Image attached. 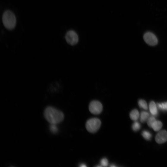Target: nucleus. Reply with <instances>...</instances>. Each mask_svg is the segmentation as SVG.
<instances>
[{
    "label": "nucleus",
    "mask_w": 167,
    "mask_h": 167,
    "mask_svg": "<svg viewBox=\"0 0 167 167\" xmlns=\"http://www.w3.org/2000/svg\"><path fill=\"white\" fill-rule=\"evenodd\" d=\"M65 38L67 43L71 45L76 44L79 41L78 35L73 30H70L67 32L65 35Z\"/></svg>",
    "instance_id": "5"
},
{
    "label": "nucleus",
    "mask_w": 167,
    "mask_h": 167,
    "mask_svg": "<svg viewBox=\"0 0 167 167\" xmlns=\"http://www.w3.org/2000/svg\"><path fill=\"white\" fill-rule=\"evenodd\" d=\"M90 112L94 115H98L101 113L103 106L99 101L94 100L91 102L89 106Z\"/></svg>",
    "instance_id": "4"
},
{
    "label": "nucleus",
    "mask_w": 167,
    "mask_h": 167,
    "mask_svg": "<svg viewBox=\"0 0 167 167\" xmlns=\"http://www.w3.org/2000/svg\"><path fill=\"white\" fill-rule=\"evenodd\" d=\"M80 166L81 167H86V166L85 164L82 163L80 165Z\"/></svg>",
    "instance_id": "19"
},
{
    "label": "nucleus",
    "mask_w": 167,
    "mask_h": 167,
    "mask_svg": "<svg viewBox=\"0 0 167 167\" xmlns=\"http://www.w3.org/2000/svg\"><path fill=\"white\" fill-rule=\"evenodd\" d=\"M156 120L155 118L153 116L150 117L147 120V124L148 126L152 128V126Z\"/></svg>",
    "instance_id": "16"
},
{
    "label": "nucleus",
    "mask_w": 167,
    "mask_h": 167,
    "mask_svg": "<svg viewBox=\"0 0 167 167\" xmlns=\"http://www.w3.org/2000/svg\"><path fill=\"white\" fill-rule=\"evenodd\" d=\"M149 114L145 111H142L141 112L140 116V121L142 123L145 122L149 118Z\"/></svg>",
    "instance_id": "11"
},
{
    "label": "nucleus",
    "mask_w": 167,
    "mask_h": 167,
    "mask_svg": "<svg viewBox=\"0 0 167 167\" xmlns=\"http://www.w3.org/2000/svg\"><path fill=\"white\" fill-rule=\"evenodd\" d=\"M139 113L136 109L132 111L130 114V117L132 120L134 121L138 120L139 117Z\"/></svg>",
    "instance_id": "10"
},
{
    "label": "nucleus",
    "mask_w": 167,
    "mask_h": 167,
    "mask_svg": "<svg viewBox=\"0 0 167 167\" xmlns=\"http://www.w3.org/2000/svg\"><path fill=\"white\" fill-rule=\"evenodd\" d=\"M50 129L51 132L54 133H57L58 131V128L56 124H51L50 126Z\"/></svg>",
    "instance_id": "17"
},
{
    "label": "nucleus",
    "mask_w": 167,
    "mask_h": 167,
    "mask_svg": "<svg viewBox=\"0 0 167 167\" xmlns=\"http://www.w3.org/2000/svg\"><path fill=\"white\" fill-rule=\"evenodd\" d=\"M144 40L148 44L154 46L158 43V40L156 36L153 33L147 32L144 34Z\"/></svg>",
    "instance_id": "6"
},
{
    "label": "nucleus",
    "mask_w": 167,
    "mask_h": 167,
    "mask_svg": "<svg viewBox=\"0 0 167 167\" xmlns=\"http://www.w3.org/2000/svg\"><path fill=\"white\" fill-rule=\"evenodd\" d=\"M100 165L102 166H107L108 165V159L105 158L102 159L100 161Z\"/></svg>",
    "instance_id": "18"
},
{
    "label": "nucleus",
    "mask_w": 167,
    "mask_h": 167,
    "mask_svg": "<svg viewBox=\"0 0 167 167\" xmlns=\"http://www.w3.org/2000/svg\"><path fill=\"white\" fill-rule=\"evenodd\" d=\"M143 138L146 140H149L152 137V134L150 132L146 130L144 131L142 133Z\"/></svg>",
    "instance_id": "14"
},
{
    "label": "nucleus",
    "mask_w": 167,
    "mask_h": 167,
    "mask_svg": "<svg viewBox=\"0 0 167 167\" xmlns=\"http://www.w3.org/2000/svg\"><path fill=\"white\" fill-rule=\"evenodd\" d=\"M157 106L160 110L163 111H167V102L157 103Z\"/></svg>",
    "instance_id": "12"
},
{
    "label": "nucleus",
    "mask_w": 167,
    "mask_h": 167,
    "mask_svg": "<svg viewBox=\"0 0 167 167\" xmlns=\"http://www.w3.org/2000/svg\"><path fill=\"white\" fill-rule=\"evenodd\" d=\"M149 109L151 114L154 116H156L158 114V110L157 106L155 102L151 101L149 104Z\"/></svg>",
    "instance_id": "8"
},
{
    "label": "nucleus",
    "mask_w": 167,
    "mask_h": 167,
    "mask_svg": "<svg viewBox=\"0 0 167 167\" xmlns=\"http://www.w3.org/2000/svg\"><path fill=\"white\" fill-rule=\"evenodd\" d=\"M2 21L4 26L10 30L14 29L16 25V18L14 13L10 10H7L4 13Z\"/></svg>",
    "instance_id": "2"
},
{
    "label": "nucleus",
    "mask_w": 167,
    "mask_h": 167,
    "mask_svg": "<svg viewBox=\"0 0 167 167\" xmlns=\"http://www.w3.org/2000/svg\"><path fill=\"white\" fill-rule=\"evenodd\" d=\"M138 104L140 108L145 110L148 109L147 104L145 100H140L138 102Z\"/></svg>",
    "instance_id": "13"
},
{
    "label": "nucleus",
    "mask_w": 167,
    "mask_h": 167,
    "mask_svg": "<svg viewBox=\"0 0 167 167\" xmlns=\"http://www.w3.org/2000/svg\"><path fill=\"white\" fill-rule=\"evenodd\" d=\"M101 124L100 120L97 118H93L88 120L86 124V128L89 132L94 133L100 129Z\"/></svg>",
    "instance_id": "3"
},
{
    "label": "nucleus",
    "mask_w": 167,
    "mask_h": 167,
    "mask_svg": "<svg viewBox=\"0 0 167 167\" xmlns=\"http://www.w3.org/2000/svg\"><path fill=\"white\" fill-rule=\"evenodd\" d=\"M163 126V124L161 121L159 120H156L152 126L154 130L155 131L160 130Z\"/></svg>",
    "instance_id": "9"
},
{
    "label": "nucleus",
    "mask_w": 167,
    "mask_h": 167,
    "mask_svg": "<svg viewBox=\"0 0 167 167\" xmlns=\"http://www.w3.org/2000/svg\"><path fill=\"white\" fill-rule=\"evenodd\" d=\"M44 116L51 124H58L62 122L64 118V114L62 111L52 107H48L45 109Z\"/></svg>",
    "instance_id": "1"
},
{
    "label": "nucleus",
    "mask_w": 167,
    "mask_h": 167,
    "mask_svg": "<svg viewBox=\"0 0 167 167\" xmlns=\"http://www.w3.org/2000/svg\"><path fill=\"white\" fill-rule=\"evenodd\" d=\"M141 128V125L140 124L135 121V122L132 125V128L133 130L135 131L136 132L139 130Z\"/></svg>",
    "instance_id": "15"
},
{
    "label": "nucleus",
    "mask_w": 167,
    "mask_h": 167,
    "mask_svg": "<svg viewBox=\"0 0 167 167\" xmlns=\"http://www.w3.org/2000/svg\"><path fill=\"white\" fill-rule=\"evenodd\" d=\"M155 140L159 144L164 143L167 141V132L162 130L159 132L157 134Z\"/></svg>",
    "instance_id": "7"
}]
</instances>
